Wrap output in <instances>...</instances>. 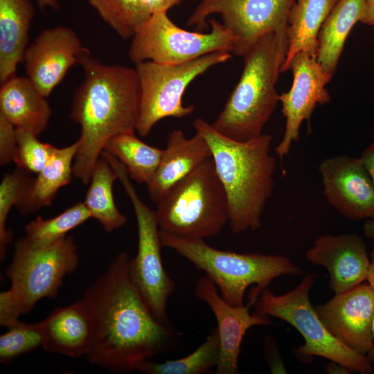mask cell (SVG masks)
Here are the masks:
<instances>
[{"mask_svg":"<svg viewBox=\"0 0 374 374\" xmlns=\"http://www.w3.org/2000/svg\"><path fill=\"white\" fill-rule=\"evenodd\" d=\"M130 260L125 252L116 255L81 298L91 322L88 360L112 372L134 371L168 350L179 335L147 306L132 280Z\"/></svg>","mask_w":374,"mask_h":374,"instance_id":"1","label":"cell"},{"mask_svg":"<svg viewBox=\"0 0 374 374\" xmlns=\"http://www.w3.org/2000/svg\"><path fill=\"white\" fill-rule=\"evenodd\" d=\"M79 64L84 80L74 93L71 109V118L80 126L73 174L88 184L109 140L135 130L141 92L135 69L103 64L90 52Z\"/></svg>","mask_w":374,"mask_h":374,"instance_id":"2","label":"cell"},{"mask_svg":"<svg viewBox=\"0 0 374 374\" xmlns=\"http://www.w3.org/2000/svg\"><path fill=\"white\" fill-rule=\"evenodd\" d=\"M193 125L210 147L226 193L232 232L258 229L274 187L276 161L270 153L272 136L262 133L249 141H238L220 134L203 118H196Z\"/></svg>","mask_w":374,"mask_h":374,"instance_id":"3","label":"cell"},{"mask_svg":"<svg viewBox=\"0 0 374 374\" xmlns=\"http://www.w3.org/2000/svg\"><path fill=\"white\" fill-rule=\"evenodd\" d=\"M287 47V37L269 33L244 56L241 77L222 111L211 124L215 131L238 141L262 134L279 102L276 84Z\"/></svg>","mask_w":374,"mask_h":374,"instance_id":"4","label":"cell"},{"mask_svg":"<svg viewBox=\"0 0 374 374\" xmlns=\"http://www.w3.org/2000/svg\"><path fill=\"white\" fill-rule=\"evenodd\" d=\"M156 204L160 231L184 239L215 236L229 220L226 193L212 157L170 188Z\"/></svg>","mask_w":374,"mask_h":374,"instance_id":"5","label":"cell"},{"mask_svg":"<svg viewBox=\"0 0 374 374\" xmlns=\"http://www.w3.org/2000/svg\"><path fill=\"white\" fill-rule=\"evenodd\" d=\"M160 238L162 247L173 249L204 271L222 298L233 306L244 305L245 292L250 285H256L262 291L277 277L302 273L299 267L281 255L222 251L204 240L184 239L161 231Z\"/></svg>","mask_w":374,"mask_h":374,"instance_id":"6","label":"cell"},{"mask_svg":"<svg viewBox=\"0 0 374 374\" xmlns=\"http://www.w3.org/2000/svg\"><path fill=\"white\" fill-rule=\"evenodd\" d=\"M314 281L315 275L310 273L283 294L275 295L267 287L263 289L254 304L255 312L283 320L301 334L304 344L293 350L299 357L318 356L339 363L352 372L372 373L373 365L369 359L337 339L320 320L310 300Z\"/></svg>","mask_w":374,"mask_h":374,"instance_id":"7","label":"cell"},{"mask_svg":"<svg viewBox=\"0 0 374 374\" xmlns=\"http://www.w3.org/2000/svg\"><path fill=\"white\" fill-rule=\"evenodd\" d=\"M231 56L230 52L218 51L179 64L148 60L136 64L141 97L135 130L145 136L161 119L182 118L193 113L195 106H185L182 102L188 84L213 66L226 62Z\"/></svg>","mask_w":374,"mask_h":374,"instance_id":"8","label":"cell"},{"mask_svg":"<svg viewBox=\"0 0 374 374\" xmlns=\"http://www.w3.org/2000/svg\"><path fill=\"white\" fill-rule=\"evenodd\" d=\"M106 158L116 172L134 208L138 229V249L130 260L132 280L147 306L160 322L171 325L166 311L167 301L175 288L166 271L161 256L160 229L155 211L141 199L125 166L114 156Z\"/></svg>","mask_w":374,"mask_h":374,"instance_id":"9","label":"cell"},{"mask_svg":"<svg viewBox=\"0 0 374 374\" xmlns=\"http://www.w3.org/2000/svg\"><path fill=\"white\" fill-rule=\"evenodd\" d=\"M79 263L78 247L71 235L43 247H32L24 237L15 242L6 270L9 289L22 314L30 312L44 298L55 299L64 278Z\"/></svg>","mask_w":374,"mask_h":374,"instance_id":"10","label":"cell"},{"mask_svg":"<svg viewBox=\"0 0 374 374\" xmlns=\"http://www.w3.org/2000/svg\"><path fill=\"white\" fill-rule=\"evenodd\" d=\"M211 31L192 32L177 26L167 12L152 14L132 37L130 60L135 64L143 61L159 64H179L213 52L232 53L233 35L215 19Z\"/></svg>","mask_w":374,"mask_h":374,"instance_id":"11","label":"cell"},{"mask_svg":"<svg viewBox=\"0 0 374 374\" xmlns=\"http://www.w3.org/2000/svg\"><path fill=\"white\" fill-rule=\"evenodd\" d=\"M295 0H199L188 19L197 30L207 27V18L221 16L222 24L233 35L232 53L244 56L265 35L287 37L288 18Z\"/></svg>","mask_w":374,"mask_h":374,"instance_id":"12","label":"cell"},{"mask_svg":"<svg viewBox=\"0 0 374 374\" xmlns=\"http://www.w3.org/2000/svg\"><path fill=\"white\" fill-rule=\"evenodd\" d=\"M328 332L342 344L374 361V291L367 281L314 307Z\"/></svg>","mask_w":374,"mask_h":374,"instance_id":"13","label":"cell"},{"mask_svg":"<svg viewBox=\"0 0 374 374\" xmlns=\"http://www.w3.org/2000/svg\"><path fill=\"white\" fill-rule=\"evenodd\" d=\"M287 70L292 72L293 82L290 89L279 96L285 118L283 137L275 148L280 161L289 154L292 143L299 139L302 122L309 123L317 105L331 100L326 86L332 76L323 70L315 57L299 52L291 60Z\"/></svg>","mask_w":374,"mask_h":374,"instance_id":"14","label":"cell"},{"mask_svg":"<svg viewBox=\"0 0 374 374\" xmlns=\"http://www.w3.org/2000/svg\"><path fill=\"white\" fill-rule=\"evenodd\" d=\"M89 52L72 29L60 26L42 31L26 48L22 62L26 77L47 98Z\"/></svg>","mask_w":374,"mask_h":374,"instance_id":"15","label":"cell"},{"mask_svg":"<svg viewBox=\"0 0 374 374\" xmlns=\"http://www.w3.org/2000/svg\"><path fill=\"white\" fill-rule=\"evenodd\" d=\"M260 292L252 289L247 305L233 306L220 296L215 283L206 276L199 278L195 283L194 294L204 301L212 310L217 323L220 339V355L215 374H235L238 373V359L243 337L251 327L271 324L269 317L257 312L250 314Z\"/></svg>","mask_w":374,"mask_h":374,"instance_id":"16","label":"cell"},{"mask_svg":"<svg viewBox=\"0 0 374 374\" xmlns=\"http://www.w3.org/2000/svg\"><path fill=\"white\" fill-rule=\"evenodd\" d=\"M323 193L328 203L348 220L374 215V184L357 157L339 155L319 165Z\"/></svg>","mask_w":374,"mask_h":374,"instance_id":"17","label":"cell"},{"mask_svg":"<svg viewBox=\"0 0 374 374\" xmlns=\"http://www.w3.org/2000/svg\"><path fill=\"white\" fill-rule=\"evenodd\" d=\"M305 256L312 264L327 269L330 287L335 294L366 281L371 262L364 240L351 233L317 237Z\"/></svg>","mask_w":374,"mask_h":374,"instance_id":"18","label":"cell"},{"mask_svg":"<svg viewBox=\"0 0 374 374\" xmlns=\"http://www.w3.org/2000/svg\"><path fill=\"white\" fill-rule=\"evenodd\" d=\"M211 157L210 147L200 134L195 132L187 138L181 130H172L159 167L147 185L150 199L157 203L170 188Z\"/></svg>","mask_w":374,"mask_h":374,"instance_id":"19","label":"cell"},{"mask_svg":"<svg viewBox=\"0 0 374 374\" xmlns=\"http://www.w3.org/2000/svg\"><path fill=\"white\" fill-rule=\"evenodd\" d=\"M41 324L42 348L45 350L71 357L87 356L91 338V322L81 299L55 308Z\"/></svg>","mask_w":374,"mask_h":374,"instance_id":"20","label":"cell"},{"mask_svg":"<svg viewBox=\"0 0 374 374\" xmlns=\"http://www.w3.org/2000/svg\"><path fill=\"white\" fill-rule=\"evenodd\" d=\"M0 114L15 128L37 136L46 128L52 110L45 97L27 78L13 76L1 84Z\"/></svg>","mask_w":374,"mask_h":374,"instance_id":"21","label":"cell"},{"mask_svg":"<svg viewBox=\"0 0 374 374\" xmlns=\"http://www.w3.org/2000/svg\"><path fill=\"white\" fill-rule=\"evenodd\" d=\"M34 15L30 0H0V82L15 75L22 62Z\"/></svg>","mask_w":374,"mask_h":374,"instance_id":"22","label":"cell"},{"mask_svg":"<svg viewBox=\"0 0 374 374\" xmlns=\"http://www.w3.org/2000/svg\"><path fill=\"white\" fill-rule=\"evenodd\" d=\"M78 148V141L67 147L54 148L48 161L15 206L21 215H27L48 206L58 190L71 181Z\"/></svg>","mask_w":374,"mask_h":374,"instance_id":"23","label":"cell"},{"mask_svg":"<svg viewBox=\"0 0 374 374\" xmlns=\"http://www.w3.org/2000/svg\"><path fill=\"white\" fill-rule=\"evenodd\" d=\"M338 0H295L288 18V47L281 72L292 57L305 51L317 58L319 30Z\"/></svg>","mask_w":374,"mask_h":374,"instance_id":"24","label":"cell"},{"mask_svg":"<svg viewBox=\"0 0 374 374\" xmlns=\"http://www.w3.org/2000/svg\"><path fill=\"white\" fill-rule=\"evenodd\" d=\"M363 10L364 0H338L319 30L317 60L331 76L346 39L354 25L361 21Z\"/></svg>","mask_w":374,"mask_h":374,"instance_id":"25","label":"cell"},{"mask_svg":"<svg viewBox=\"0 0 374 374\" xmlns=\"http://www.w3.org/2000/svg\"><path fill=\"white\" fill-rule=\"evenodd\" d=\"M118 179L116 172L105 157L100 155L90 180L84 203L91 218L96 219L107 232L123 226L127 216L118 209L113 194V185Z\"/></svg>","mask_w":374,"mask_h":374,"instance_id":"26","label":"cell"},{"mask_svg":"<svg viewBox=\"0 0 374 374\" xmlns=\"http://www.w3.org/2000/svg\"><path fill=\"white\" fill-rule=\"evenodd\" d=\"M104 150L114 155L125 166L131 179L146 185L152 179L163 152V150L140 140L134 131L112 137Z\"/></svg>","mask_w":374,"mask_h":374,"instance_id":"27","label":"cell"},{"mask_svg":"<svg viewBox=\"0 0 374 374\" xmlns=\"http://www.w3.org/2000/svg\"><path fill=\"white\" fill-rule=\"evenodd\" d=\"M220 355V335L217 328H213L205 341L189 355L163 363L144 360L134 371L145 374H204L217 367Z\"/></svg>","mask_w":374,"mask_h":374,"instance_id":"28","label":"cell"},{"mask_svg":"<svg viewBox=\"0 0 374 374\" xmlns=\"http://www.w3.org/2000/svg\"><path fill=\"white\" fill-rule=\"evenodd\" d=\"M91 217L84 202H80L52 218L36 217L24 226L23 237L33 247H46L64 238Z\"/></svg>","mask_w":374,"mask_h":374,"instance_id":"29","label":"cell"},{"mask_svg":"<svg viewBox=\"0 0 374 374\" xmlns=\"http://www.w3.org/2000/svg\"><path fill=\"white\" fill-rule=\"evenodd\" d=\"M121 37H132L152 15L145 0H87Z\"/></svg>","mask_w":374,"mask_h":374,"instance_id":"30","label":"cell"},{"mask_svg":"<svg viewBox=\"0 0 374 374\" xmlns=\"http://www.w3.org/2000/svg\"><path fill=\"white\" fill-rule=\"evenodd\" d=\"M33 178L27 171L17 168L4 175L0 185V258L3 261L7 246L13 240V232L6 228V221L13 206H16Z\"/></svg>","mask_w":374,"mask_h":374,"instance_id":"31","label":"cell"},{"mask_svg":"<svg viewBox=\"0 0 374 374\" xmlns=\"http://www.w3.org/2000/svg\"><path fill=\"white\" fill-rule=\"evenodd\" d=\"M42 344L41 321L30 324L19 321L0 336V362L9 364L21 355L42 347Z\"/></svg>","mask_w":374,"mask_h":374,"instance_id":"32","label":"cell"},{"mask_svg":"<svg viewBox=\"0 0 374 374\" xmlns=\"http://www.w3.org/2000/svg\"><path fill=\"white\" fill-rule=\"evenodd\" d=\"M17 152L14 159L17 168L37 174L51 157L55 146L39 141L30 130L16 128Z\"/></svg>","mask_w":374,"mask_h":374,"instance_id":"33","label":"cell"},{"mask_svg":"<svg viewBox=\"0 0 374 374\" xmlns=\"http://www.w3.org/2000/svg\"><path fill=\"white\" fill-rule=\"evenodd\" d=\"M17 152L16 128L0 114V165L13 161Z\"/></svg>","mask_w":374,"mask_h":374,"instance_id":"34","label":"cell"},{"mask_svg":"<svg viewBox=\"0 0 374 374\" xmlns=\"http://www.w3.org/2000/svg\"><path fill=\"white\" fill-rule=\"evenodd\" d=\"M21 314L19 305L9 290L0 293V325L9 328L19 321Z\"/></svg>","mask_w":374,"mask_h":374,"instance_id":"35","label":"cell"},{"mask_svg":"<svg viewBox=\"0 0 374 374\" xmlns=\"http://www.w3.org/2000/svg\"><path fill=\"white\" fill-rule=\"evenodd\" d=\"M359 159L374 184V140L362 151Z\"/></svg>","mask_w":374,"mask_h":374,"instance_id":"36","label":"cell"},{"mask_svg":"<svg viewBox=\"0 0 374 374\" xmlns=\"http://www.w3.org/2000/svg\"><path fill=\"white\" fill-rule=\"evenodd\" d=\"M151 15L158 12H167L168 10L179 4L182 0H145Z\"/></svg>","mask_w":374,"mask_h":374,"instance_id":"37","label":"cell"},{"mask_svg":"<svg viewBox=\"0 0 374 374\" xmlns=\"http://www.w3.org/2000/svg\"><path fill=\"white\" fill-rule=\"evenodd\" d=\"M360 21L368 26H374V0H364V10Z\"/></svg>","mask_w":374,"mask_h":374,"instance_id":"38","label":"cell"},{"mask_svg":"<svg viewBox=\"0 0 374 374\" xmlns=\"http://www.w3.org/2000/svg\"><path fill=\"white\" fill-rule=\"evenodd\" d=\"M326 366V371L330 373H348L350 372L346 367L335 362H331Z\"/></svg>","mask_w":374,"mask_h":374,"instance_id":"39","label":"cell"},{"mask_svg":"<svg viewBox=\"0 0 374 374\" xmlns=\"http://www.w3.org/2000/svg\"><path fill=\"white\" fill-rule=\"evenodd\" d=\"M366 281L371 285L373 290L374 291V249L371 253L370 266L366 276ZM373 333H374V325H373ZM374 366V361L373 362Z\"/></svg>","mask_w":374,"mask_h":374,"instance_id":"40","label":"cell"},{"mask_svg":"<svg viewBox=\"0 0 374 374\" xmlns=\"http://www.w3.org/2000/svg\"><path fill=\"white\" fill-rule=\"evenodd\" d=\"M364 232L366 237L374 239V215L366 220L364 224Z\"/></svg>","mask_w":374,"mask_h":374,"instance_id":"41","label":"cell"},{"mask_svg":"<svg viewBox=\"0 0 374 374\" xmlns=\"http://www.w3.org/2000/svg\"><path fill=\"white\" fill-rule=\"evenodd\" d=\"M37 2L41 10L50 8L55 10L60 7L57 0H37Z\"/></svg>","mask_w":374,"mask_h":374,"instance_id":"42","label":"cell"}]
</instances>
